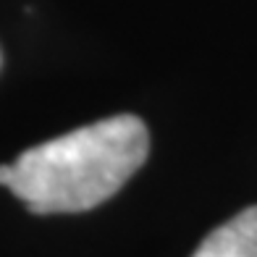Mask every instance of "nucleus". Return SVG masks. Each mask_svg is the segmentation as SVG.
Instances as JSON below:
<instances>
[{
    "label": "nucleus",
    "instance_id": "f257e3e1",
    "mask_svg": "<svg viewBox=\"0 0 257 257\" xmlns=\"http://www.w3.org/2000/svg\"><path fill=\"white\" fill-rule=\"evenodd\" d=\"M150 134L137 115H110L21 153L8 189L32 213H84L102 205L145 166Z\"/></svg>",
    "mask_w": 257,
    "mask_h": 257
},
{
    "label": "nucleus",
    "instance_id": "f03ea898",
    "mask_svg": "<svg viewBox=\"0 0 257 257\" xmlns=\"http://www.w3.org/2000/svg\"><path fill=\"white\" fill-rule=\"evenodd\" d=\"M192 257H257V207H247L207 233Z\"/></svg>",
    "mask_w": 257,
    "mask_h": 257
},
{
    "label": "nucleus",
    "instance_id": "7ed1b4c3",
    "mask_svg": "<svg viewBox=\"0 0 257 257\" xmlns=\"http://www.w3.org/2000/svg\"><path fill=\"white\" fill-rule=\"evenodd\" d=\"M8 181H11V166H0V184L8 186Z\"/></svg>",
    "mask_w": 257,
    "mask_h": 257
}]
</instances>
